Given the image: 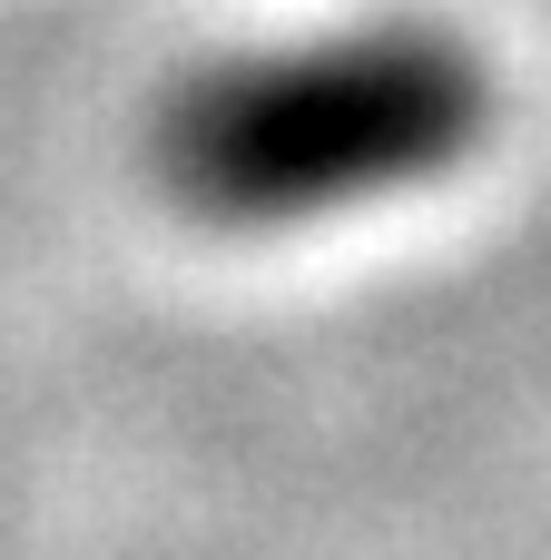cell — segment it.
<instances>
[{
  "mask_svg": "<svg viewBox=\"0 0 551 560\" xmlns=\"http://www.w3.org/2000/svg\"><path fill=\"white\" fill-rule=\"evenodd\" d=\"M463 118V79L414 49H345L315 69H276L217 98L197 128V167L217 197L286 207V197H345L375 177H414Z\"/></svg>",
  "mask_w": 551,
  "mask_h": 560,
  "instance_id": "6da1fadb",
  "label": "cell"
}]
</instances>
